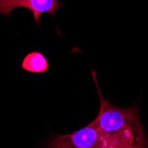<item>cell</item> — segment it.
<instances>
[{
  "label": "cell",
  "mask_w": 148,
  "mask_h": 148,
  "mask_svg": "<svg viewBox=\"0 0 148 148\" xmlns=\"http://www.w3.org/2000/svg\"><path fill=\"white\" fill-rule=\"evenodd\" d=\"M99 96L100 105L93 120L102 137L111 148H148L137 106L121 108L103 98L95 71H91Z\"/></svg>",
  "instance_id": "6da1fadb"
},
{
  "label": "cell",
  "mask_w": 148,
  "mask_h": 148,
  "mask_svg": "<svg viewBox=\"0 0 148 148\" xmlns=\"http://www.w3.org/2000/svg\"><path fill=\"white\" fill-rule=\"evenodd\" d=\"M47 148H111L95 123H90L87 126L73 133L60 135L53 138Z\"/></svg>",
  "instance_id": "7a4b0ae2"
},
{
  "label": "cell",
  "mask_w": 148,
  "mask_h": 148,
  "mask_svg": "<svg viewBox=\"0 0 148 148\" xmlns=\"http://www.w3.org/2000/svg\"><path fill=\"white\" fill-rule=\"evenodd\" d=\"M60 6L58 0H0V14L9 17L14 9L27 8L31 11L36 24H39L41 14L46 12L53 15Z\"/></svg>",
  "instance_id": "3957f363"
},
{
  "label": "cell",
  "mask_w": 148,
  "mask_h": 148,
  "mask_svg": "<svg viewBox=\"0 0 148 148\" xmlns=\"http://www.w3.org/2000/svg\"><path fill=\"white\" fill-rule=\"evenodd\" d=\"M49 64L43 53L39 51H31L23 59L21 69L34 74H42L48 70Z\"/></svg>",
  "instance_id": "277c9868"
}]
</instances>
